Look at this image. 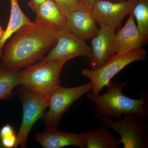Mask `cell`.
<instances>
[{
	"label": "cell",
	"mask_w": 148,
	"mask_h": 148,
	"mask_svg": "<svg viewBox=\"0 0 148 148\" xmlns=\"http://www.w3.org/2000/svg\"><path fill=\"white\" fill-rule=\"evenodd\" d=\"M92 55L91 47L88 45L84 40L64 28L59 32L55 45L46 57L42 59L68 61L75 57L83 56L87 58L89 61L92 58Z\"/></svg>",
	"instance_id": "obj_8"
},
{
	"label": "cell",
	"mask_w": 148,
	"mask_h": 148,
	"mask_svg": "<svg viewBox=\"0 0 148 148\" xmlns=\"http://www.w3.org/2000/svg\"><path fill=\"white\" fill-rule=\"evenodd\" d=\"M96 34L91 40L92 58L89 61L91 70H96L107 63L116 54L114 42L115 29L100 24Z\"/></svg>",
	"instance_id": "obj_10"
},
{
	"label": "cell",
	"mask_w": 148,
	"mask_h": 148,
	"mask_svg": "<svg viewBox=\"0 0 148 148\" xmlns=\"http://www.w3.org/2000/svg\"><path fill=\"white\" fill-rule=\"evenodd\" d=\"M86 143V148H118L121 144L118 139L105 125L80 133Z\"/></svg>",
	"instance_id": "obj_14"
},
{
	"label": "cell",
	"mask_w": 148,
	"mask_h": 148,
	"mask_svg": "<svg viewBox=\"0 0 148 148\" xmlns=\"http://www.w3.org/2000/svg\"><path fill=\"white\" fill-rule=\"evenodd\" d=\"M23 108L21 125L16 135L15 148L27 147V139L32 128L37 121L42 117L48 107L49 99L38 96L21 86L16 91Z\"/></svg>",
	"instance_id": "obj_7"
},
{
	"label": "cell",
	"mask_w": 148,
	"mask_h": 148,
	"mask_svg": "<svg viewBox=\"0 0 148 148\" xmlns=\"http://www.w3.org/2000/svg\"><path fill=\"white\" fill-rule=\"evenodd\" d=\"M36 18L55 24L61 29L66 28V18L53 0H47L37 9Z\"/></svg>",
	"instance_id": "obj_15"
},
{
	"label": "cell",
	"mask_w": 148,
	"mask_h": 148,
	"mask_svg": "<svg viewBox=\"0 0 148 148\" xmlns=\"http://www.w3.org/2000/svg\"><path fill=\"white\" fill-rule=\"evenodd\" d=\"M10 16L8 25L4 35L0 40V45L3 47L7 40L20 27L32 21L21 10L18 0H10Z\"/></svg>",
	"instance_id": "obj_16"
},
{
	"label": "cell",
	"mask_w": 148,
	"mask_h": 148,
	"mask_svg": "<svg viewBox=\"0 0 148 148\" xmlns=\"http://www.w3.org/2000/svg\"><path fill=\"white\" fill-rule=\"evenodd\" d=\"M19 71L8 70L0 66V101L10 100L14 88L20 86Z\"/></svg>",
	"instance_id": "obj_17"
},
{
	"label": "cell",
	"mask_w": 148,
	"mask_h": 148,
	"mask_svg": "<svg viewBox=\"0 0 148 148\" xmlns=\"http://www.w3.org/2000/svg\"><path fill=\"white\" fill-rule=\"evenodd\" d=\"M16 135L13 126L7 124L0 130V147L5 148H15Z\"/></svg>",
	"instance_id": "obj_19"
},
{
	"label": "cell",
	"mask_w": 148,
	"mask_h": 148,
	"mask_svg": "<svg viewBox=\"0 0 148 148\" xmlns=\"http://www.w3.org/2000/svg\"><path fill=\"white\" fill-rule=\"evenodd\" d=\"M116 54L123 55L142 48L145 43L135 24L132 12L124 27L115 34Z\"/></svg>",
	"instance_id": "obj_12"
},
{
	"label": "cell",
	"mask_w": 148,
	"mask_h": 148,
	"mask_svg": "<svg viewBox=\"0 0 148 148\" xmlns=\"http://www.w3.org/2000/svg\"><path fill=\"white\" fill-rule=\"evenodd\" d=\"M66 60L42 59L19 71L20 86L34 94L50 99L61 86V74Z\"/></svg>",
	"instance_id": "obj_3"
},
{
	"label": "cell",
	"mask_w": 148,
	"mask_h": 148,
	"mask_svg": "<svg viewBox=\"0 0 148 148\" xmlns=\"http://www.w3.org/2000/svg\"><path fill=\"white\" fill-rule=\"evenodd\" d=\"M20 1H23V0H20Z\"/></svg>",
	"instance_id": "obj_26"
},
{
	"label": "cell",
	"mask_w": 148,
	"mask_h": 148,
	"mask_svg": "<svg viewBox=\"0 0 148 148\" xmlns=\"http://www.w3.org/2000/svg\"><path fill=\"white\" fill-rule=\"evenodd\" d=\"M35 139L44 148H61L69 146H75L86 148V143L81 133L66 132L58 129H47L38 133Z\"/></svg>",
	"instance_id": "obj_11"
},
{
	"label": "cell",
	"mask_w": 148,
	"mask_h": 148,
	"mask_svg": "<svg viewBox=\"0 0 148 148\" xmlns=\"http://www.w3.org/2000/svg\"><path fill=\"white\" fill-rule=\"evenodd\" d=\"M109 1H113V0H109ZM117 1H123V0H117Z\"/></svg>",
	"instance_id": "obj_25"
},
{
	"label": "cell",
	"mask_w": 148,
	"mask_h": 148,
	"mask_svg": "<svg viewBox=\"0 0 148 148\" xmlns=\"http://www.w3.org/2000/svg\"><path fill=\"white\" fill-rule=\"evenodd\" d=\"M95 22L88 11L77 9L66 16V29L85 40L92 39L98 32L99 28Z\"/></svg>",
	"instance_id": "obj_13"
},
{
	"label": "cell",
	"mask_w": 148,
	"mask_h": 148,
	"mask_svg": "<svg viewBox=\"0 0 148 148\" xmlns=\"http://www.w3.org/2000/svg\"><path fill=\"white\" fill-rule=\"evenodd\" d=\"M80 1L85 8L90 12L97 0H80Z\"/></svg>",
	"instance_id": "obj_22"
},
{
	"label": "cell",
	"mask_w": 148,
	"mask_h": 148,
	"mask_svg": "<svg viewBox=\"0 0 148 148\" xmlns=\"http://www.w3.org/2000/svg\"><path fill=\"white\" fill-rule=\"evenodd\" d=\"M137 21V27L145 42L148 39V0H138L132 10Z\"/></svg>",
	"instance_id": "obj_18"
},
{
	"label": "cell",
	"mask_w": 148,
	"mask_h": 148,
	"mask_svg": "<svg viewBox=\"0 0 148 148\" xmlns=\"http://www.w3.org/2000/svg\"><path fill=\"white\" fill-rule=\"evenodd\" d=\"M145 119L134 114H126L119 120L101 118V124L116 132L124 148H148V127Z\"/></svg>",
	"instance_id": "obj_4"
},
{
	"label": "cell",
	"mask_w": 148,
	"mask_h": 148,
	"mask_svg": "<svg viewBox=\"0 0 148 148\" xmlns=\"http://www.w3.org/2000/svg\"><path fill=\"white\" fill-rule=\"evenodd\" d=\"M129 83V81L121 83L111 81L104 94L88 92L86 95L87 99L94 104L93 115L98 119L106 118L119 120L125 114H134L148 120V92L143 89L138 99L126 96L122 90Z\"/></svg>",
	"instance_id": "obj_2"
},
{
	"label": "cell",
	"mask_w": 148,
	"mask_h": 148,
	"mask_svg": "<svg viewBox=\"0 0 148 148\" xmlns=\"http://www.w3.org/2000/svg\"><path fill=\"white\" fill-rule=\"evenodd\" d=\"M53 1L57 4L61 12L64 14L66 18L69 14L76 10L84 9L87 10L83 5L80 0H53Z\"/></svg>",
	"instance_id": "obj_20"
},
{
	"label": "cell",
	"mask_w": 148,
	"mask_h": 148,
	"mask_svg": "<svg viewBox=\"0 0 148 148\" xmlns=\"http://www.w3.org/2000/svg\"><path fill=\"white\" fill-rule=\"evenodd\" d=\"M92 89V84L90 81L76 87L58 88L50 97L48 111L42 117L47 128L58 129L65 112L76 101Z\"/></svg>",
	"instance_id": "obj_6"
},
{
	"label": "cell",
	"mask_w": 148,
	"mask_h": 148,
	"mask_svg": "<svg viewBox=\"0 0 148 148\" xmlns=\"http://www.w3.org/2000/svg\"><path fill=\"white\" fill-rule=\"evenodd\" d=\"M138 0H123L112 1L97 0L90 14L95 22L116 29L132 10Z\"/></svg>",
	"instance_id": "obj_9"
},
{
	"label": "cell",
	"mask_w": 148,
	"mask_h": 148,
	"mask_svg": "<svg viewBox=\"0 0 148 148\" xmlns=\"http://www.w3.org/2000/svg\"><path fill=\"white\" fill-rule=\"evenodd\" d=\"M5 33V31H4L3 30L2 27L1 25L0 24V40H1V39L3 37Z\"/></svg>",
	"instance_id": "obj_23"
},
{
	"label": "cell",
	"mask_w": 148,
	"mask_h": 148,
	"mask_svg": "<svg viewBox=\"0 0 148 148\" xmlns=\"http://www.w3.org/2000/svg\"><path fill=\"white\" fill-rule=\"evenodd\" d=\"M147 56V51L143 48L123 55L116 54L99 69L94 70L84 69L82 71L81 74L90 79L92 84L91 92L97 95L125 67L135 61L144 60Z\"/></svg>",
	"instance_id": "obj_5"
},
{
	"label": "cell",
	"mask_w": 148,
	"mask_h": 148,
	"mask_svg": "<svg viewBox=\"0 0 148 148\" xmlns=\"http://www.w3.org/2000/svg\"><path fill=\"white\" fill-rule=\"evenodd\" d=\"M2 47L0 45V60H1V58L2 56L3 55V51H2Z\"/></svg>",
	"instance_id": "obj_24"
},
{
	"label": "cell",
	"mask_w": 148,
	"mask_h": 148,
	"mask_svg": "<svg viewBox=\"0 0 148 148\" xmlns=\"http://www.w3.org/2000/svg\"><path fill=\"white\" fill-rule=\"evenodd\" d=\"M46 1L47 0H30L29 3V6L33 11L36 12L39 6Z\"/></svg>",
	"instance_id": "obj_21"
},
{
	"label": "cell",
	"mask_w": 148,
	"mask_h": 148,
	"mask_svg": "<svg viewBox=\"0 0 148 148\" xmlns=\"http://www.w3.org/2000/svg\"><path fill=\"white\" fill-rule=\"evenodd\" d=\"M61 29L55 24L38 19L23 25L4 46L0 66L19 71L42 60L56 43Z\"/></svg>",
	"instance_id": "obj_1"
}]
</instances>
